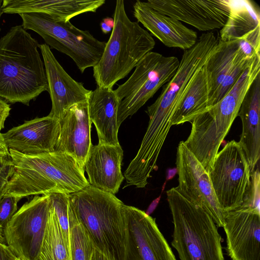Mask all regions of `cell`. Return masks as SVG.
I'll return each mask as SVG.
<instances>
[{"label":"cell","instance_id":"52a82bcc","mask_svg":"<svg viewBox=\"0 0 260 260\" xmlns=\"http://www.w3.org/2000/svg\"><path fill=\"white\" fill-rule=\"evenodd\" d=\"M218 41L213 32L204 33L191 48L184 51L176 73L146 111L149 117L147 128L153 134L160 137L168 136L173 115L184 90L193 75L205 64Z\"/></svg>","mask_w":260,"mask_h":260},{"label":"cell","instance_id":"60d3db41","mask_svg":"<svg viewBox=\"0 0 260 260\" xmlns=\"http://www.w3.org/2000/svg\"><path fill=\"white\" fill-rule=\"evenodd\" d=\"M15 260H23V259H22V258H21L19 257H17V258Z\"/></svg>","mask_w":260,"mask_h":260},{"label":"cell","instance_id":"4fadbf2b","mask_svg":"<svg viewBox=\"0 0 260 260\" xmlns=\"http://www.w3.org/2000/svg\"><path fill=\"white\" fill-rule=\"evenodd\" d=\"M176 165L178 175L176 188L185 198L208 213L216 225L223 228L225 213L217 199L209 173L184 141L177 147Z\"/></svg>","mask_w":260,"mask_h":260},{"label":"cell","instance_id":"603a6c76","mask_svg":"<svg viewBox=\"0 0 260 260\" xmlns=\"http://www.w3.org/2000/svg\"><path fill=\"white\" fill-rule=\"evenodd\" d=\"M87 102L89 118L96 128L99 144L119 145L117 124L119 101L114 90L97 86L91 91Z\"/></svg>","mask_w":260,"mask_h":260},{"label":"cell","instance_id":"7402d4cb","mask_svg":"<svg viewBox=\"0 0 260 260\" xmlns=\"http://www.w3.org/2000/svg\"><path fill=\"white\" fill-rule=\"evenodd\" d=\"M238 116L242 125L239 142L251 173L255 170L260 157V74L246 92Z\"/></svg>","mask_w":260,"mask_h":260},{"label":"cell","instance_id":"9a60e30c","mask_svg":"<svg viewBox=\"0 0 260 260\" xmlns=\"http://www.w3.org/2000/svg\"><path fill=\"white\" fill-rule=\"evenodd\" d=\"M223 228L232 260H260V210L241 207L225 212Z\"/></svg>","mask_w":260,"mask_h":260},{"label":"cell","instance_id":"d6986e66","mask_svg":"<svg viewBox=\"0 0 260 260\" xmlns=\"http://www.w3.org/2000/svg\"><path fill=\"white\" fill-rule=\"evenodd\" d=\"M133 14L137 20L166 46L184 51L191 48L198 41L196 31L171 17L162 14L137 1L133 5Z\"/></svg>","mask_w":260,"mask_h":260},{"label":"cell","instance_id":"484cf974","mask_svg":"<svg viewBox=\"0 0 260 260\" xmlns=\"http://www.w3.org/2000/svg\"><path fill=\"white\" fill-rule=\"evenodd\" d=\"M260 27V10L251 0H230V13L220 29L219 40L225 42L240 40Z\"/></svg>","mask_w":260,"mask_h":260},{"label":"cell","instance_id":"4dcf8cb0","mask_svg":"<svg viewBox=\"0 0 260 260\" xmlns=\"http://www.w3.org/2000/svg\"><path fill=\"white\" fill-rule=\"evenodd\" d=\"M258 169H255L251 173L250 184L245 195L242 207H247L259 210V180Z\"/></svg>","mask_w":260,"mask_h":260},{"label":"cell","instance_id":"4316f807","mask_svg":"<svg viewBox=\"0 0 260 260\" xmlns=\"http://www.w3.org/2000/svg\"><path fill=\"white\" fill-rule=\"evenodd\" d=\"M37 260H70L69 244L51 204L45 236Z\"/></svg>","mask_w":260,"mask_h":260},{"label":"cell","instance_id":"d6a6232c","mask_svg":"<svg viewBox=\"0 0 260 260\" xmlns=\"http://www.w3.org/2000/svg\"><path fill=\"white\" fill-rule=\"evenodd\" d=\"M10 110V105L0 98V132L4 128L5 121L9 116Z\"/></svg>","mask_w":260,"mask_h":260},{"label":"cell","instance_id":"7c38bea8","mask_svg":"<svg viewBox=\"0 0 260 260\" xmlns=\"http://www.w3.org/2000/svg\"><path fill=\"white\" fill-rule=\"evenodd\" d=\"M122 212L125 225L123 260H176L155 219L124 204Z\"/></svg>","mask_w":260,"mask_h":260},{"label":"cell","instance_id":"d4e9b609","mask_svg":"<svg viewBox=\"0 0 260 260\" xmlns=\"http://www.w3.org/2000/svg\"><path fill=\"white\" fill-rule=\"evenodd\" d=\"M208 89L204 65L191 77L173 115L172 125L191 122L208 109Z\"/></svg>","mask_w":260,"mask_h":260},{"label":"cell","instance_id":"74e56055","mask_svg":"<svg viewBox=\"0 0 260 260\" xmlns=\"http://www.w3.org/2000/svg\"><path fill=\"white\" fill-rule=\"evenodd\" d=\"M161 195L159 196V197L153 200L152 203L149 206L147 210L145 212L146 214L148 215H149L154 211L155 208H156L157 205L159 203V202L160 199Z\"/></svg>","mask_w":260,"mask_h":260},{"label":"cell","instance_id":"e0dca14e","mask_svg":"<svg viewBox=\"0 0 260 260\" xmlns=\"http://www.w3.org/2000/svg\"><path fill=\"white\" fill-rule=\"evenodd\" d=\"M59 122V133L54 151L73 157L84 174L85 161L92 145L87 101L71 107Z\"/></svg>","mask_w":260,"mask_h":260},{"label":"cell","instance_id":"83f0119b","mask_svg":"<svg viewBox=\"0 0 260 260\" xmlns=\"http://www.w3.org/2000/svg\"><path fill=\"white\" fill-rule=\"evenodd\" d=\"M69 222L70 260H90L95 247L69 203Z\"/></svg>","mask_w":260,"mask_h":260},{"label":"cell","instance_id":"30bf717a","mask_svg":"<svg viewBox=\"0 0 260 260\" xmlns=\"http://www.w3.org/2000/svg\"><path fill=\"white\" fill-rule=\"evenodd\" d=\"M208 173L223 212L241 207L250 186L251 172L239 142L230 141L218 152Z\"/></svg>","mask_w":260,"mask_h":260},{"label":"cell","instance_id":"5b68a950","mask_svg":"<svg viewBox=\"0 0 260 260\" xmlns=\"http://www.w3.org/2000/svg\"><path fill=\"white\" fill-rule=\"evenodd\" d=\"M167 196L174 224L171 244L180 260H224L222 238L210 214L176 187Z\"/></svg>","mask_w":260,"mask_h":260},{"label":"cell","instance_id":"8fae6325","mask_svg":"<svg viewBox=\"0 0 260 260\" xmlns=\"http://www.w3.org/2000/svg\"><path fill=\"white\" fill-rule=\"evenodd\" d=\"M48 194L35 196L15 213L4 230L7 245L23 260H37L49 218Z\"/></svg>","mask_w":260,"mask_h":260},{"label":"cell","instance_id":"f35d334b","mask_svg":"<svg viewBox=\"0 0 260 260\" xmlns=\"http://www.w3.org/2000/svg\"><path fill=\"white\" fill-rule=\"evenodd\" d=\"M177 173V169L173 168L167 170V175L166 177V181H168L174 177L175 174Z\"/></svg>","mask_w":260,"mask_h":260},{"label":"cell","instance_id":"3957f363","mask_svg":"<svg viewBox=\"0 0 260 260\" xmlns=\"http://www.w3.org/2000/svg\"><path fill=\"white\" fill-rule=\"evenodd\" d=\"M69 203L94 247L114 260H123V203L114 194L90 184L69 194Z\"/></svg>","mask_w":260,"mask_h":260},{"label":"cell","instance_id":"1f68e13d","mask_svg":"<svg viewBox=\"0 0 260 260\" xmlns=\"http://www.w3.org/2000/svg\"><path fill=\"white\" fill-rule=\"evenodd\" d=\"M13 172L10 156H0V200L4 196V189ZM0 242L5 243L3 234L0 232Z\"/></svg>","mask_w":260,"mask_h":260},{"label":"cell","instance_id":"f1b7e54d","mask_svg":"<svg viewBox=\"0 0 260 260\" xmlns=\"http://www.w3.org/2000/svg\"><path fill=\"white\" fill-rule=\"evenodd\" d=\"M48 195L64 237L69 244V194L53 192Z\"/></svg>","mask_w":260,"mask_h":260},{"label":"cell","instance_id":"8992f818","mask_svg":"<svg viewBox=\"0 0 260 260\" xmlns=\"http://www.w3.org/2000/svg\"><path fill=\"white\" fill-rule=\"evenodd\" d=\"M252 82L250 76L242 74L218 102L191 122L190 134L184 143L208 172L212 167L220 145L238 116L243 100Z\"/></svg>","mask_w":260,"mask_h":260},{"label":"cell","instance_id":"5bb4252c","mask_svg":"<svg viewBox=\"0 0 260 260\" xmlns=\"http://www.w3.org/2000/svg\"><path fill=\"white\" fill-rule=\"evenodd\" d=\"M158 12L201 31L221 28L230 13V0H148Z\"/></svg>","mask_w":260,"mask_h":260},{"label":"cell","instance_id":"cb8c5ba5","mask_svg":"<svg viewBox=\"0 0 260 260\" xmlns=\"http://www.w3.org/2000/svg\"><path fill=\"white\" fill-rule=\"evenodd\" d=\"M246 57L241 50L238 40L223 42L218 39L216 46L204 64L208 89V109L212 106L220 86L238 62Z\"/></svg>","mask_w":260,"mask_h":260},{"label":"cell","instance_id":"836d02e7","mask_svg":"<svg viewBox=\"0 0 260 260\" xmlns=\"http://www.w3.org/2000/svg\"><path fill=\"white\" fill-rule=\"evenodd\" d=\"M17 257L7 245L0 242V260H15Z\"/></svg>","mask_w":260,"mask_h":260},{"label":"cell","instance_id":"ffe728a7","mask_svg":"<svg viewBox=\"0 0 260 260\" xmlns=\"http://www.w3.org/2000/svg\"><path fill=\"white\" fill-rule=\"evenodd\" d=\"M123 155L120 144L92 145L85 164L89 184L113 194L116 193L124 179L121 170Z\"/></svg>","mask_w":260,"mask_h":260},{"label":"cell","instance_id":"e575fe53","mask_svg":"<svg viewBox=\"0 0 260 260\" xmlns=\"http://www.w3.org/2000/svg\"><path fill=\"white\" fill-rule=\"evenodd\" d=\"M114 24V20L111 18H106L101 23V27L102 31L107 34L112 30Z\"/></svg>","mask_w":260,"mask_h":260},{"label":"cell","instance_id":"ba28073f","mask_svg":"<svg viewBox=\"0 0 260 260\" xmlns=\"http://www.w3.org/2000/svg\"><path fill=\"white\" fill-rule=\"evenodd\" d=\"M19 15L24 29L35 31L49 47L71 57L82 73L93 67L101 58L106 42L96 39L88 30L77 28L70 21L57 20L38 12Z\"/></svg>","mask_w":260,"mask_h":260},{"label":"cell","instance_id":"8d00e7d4","mask_svg":"<svg viewBox=\"0 0 260 260\" xmlns=\"http://www.w3.org/2000/svg\"><path fill=\"white\" fill-rule=\"evenodd\" d=\"M10 156L9 151L5 143L2 133L0 132V156Z\"/></svg>","mask_w":260,"mask_h":260},{"label":"cell","instance_id":"7a4b0ae2","mask_svg":"<svg viewBox=\"0 0 260 260\" xmlns=\"http://www.w3.org/2000/svg\"><path fill=\"white\" fill-rule=\"evenodd\" d=\"M38 42L22 25L11 27L0 39V97L11 104L29 105L48 91Z\"/></svg>","mask_w":260,"mask_h":260},{"label":"cell","instance_id":"2e32d148","mask_svg":"<svg viewBox=\"0 0 260 260\" xmlns=\"http://www.w3.org/2000/svg\"><path fill=\"white\" fill-rule=\"evenodd\" d=\"M48 82V91L52 102L49 116L60 120L65 112L77 104L86 102L91 90L73 79L57 60L50 47L39 45Z\"/></svg>","mask_w":260,"mask_h":260},{"label":"cell","instance_id":"6da1fadb","mask_svg":"<svg viewBox=\"0 0 260 260\" xmlns=\"http://www.w3.org/2000/svg\"><path fill=\"white\" fill-rule=\"evenodd\" d=\"M13 172L4 195L20 200L53 192H77L89 185L74 159L56 151L25 154L9 149Z\"/></svg>","mask_w":260,"mask_h":260},{"label":"cell","instance_id":"44dd1931","mask_svg":"<svg viewBox=\"0 0 260 260\" xmlns=\"http://www.w3.org/2000/svg\"><path fill=\"white\" fill-rule=\"evenodd\" d=\"M105 3V0H4L1 7L4 13H42L68 21L81 14L95 12Z\"/></svg>","mask_w":260,"mask_h":260},{"label":"cell","instance_id":"d590c367","mask_svg":"<svg viewBox=\"0 0 260 260\" xmlns=\"http://www.w3.org/2000/svg\"><path fill=\"white\" fill-rule=\"evenodd\" d=\"M90 260H114L111 257L94 247Z\"/></svg>","mask_w":260,"mask_h":260},{"label":"cell","instance_id":"9c48e42d","mask_svg":"<svg viewBox=\"0 0 260 260\" xmlns=\"http://www.w3.org/2000/svg\"><path fill=\"white\" fill-rule=\"evenodd\" d=\"M179 63L175 56H166L152 51L142 58L129 78L114 90L119 101L117 113L119 127L172 79Z\"/></svg>","mask_w":260,"mask_h":260},{"label":"cell","instance_id":"277c9868","mask_svg":"<svg viewBox=\"0 0 260 260\" xmlns=\"http://www.w3.org/2000/svg\"><path fill=\"white\" fill-rule=\"evenodd\" d=\"M113 20L112 32L102 56L93 67L97 86L104 88L113 89L155 45L151 35L139 22L128 18L122 0L116 2Z\"/></svg>","mask_w":260,"mask_h":260},{"label":"cell","instance_id":"ab89813d","mask_svg":"<svg viewBox=\"0 0 260 260\" xmlns=\"http://www.w3.org/2000/svg\"><path fill=\"white\" fill-rule=\"evenodd\" d=\"M1 1H0V18H1V17L2 15V14L3 13V11H2V7H1L2 5H1ZM1 28H0V31H1Z\"/></svg>","mask_w":260,"mask_h":260},{"label":"cell","instance_id":"ac0fdd59","mask_svg":"<svg viewBox=\"0 0 260 260\" xmlns=\"http://www.w3.org/2000/svg\"><path fill=\"white\" fill-rule=\"evenodd\" d=\"M59 133V120L48 115L26 121L2 135L9 150L37 154L54 151Z\"/></svg>","mask_w":260,"mask_h":260},{"label":"cell","instance_id":"f546056e","mask_svg":"<svg viewBox=\"0 0 260 260\" xmlns=\"http://www.w3.org/2000/svg\"><path fill=\"white\" fill-rule=\"evenodd\" d=\"M20 200L9 195H4L0 200V232L17 212V204Z\"/></svg>","mask_w":260,"mask_h":260}]
</instances>
